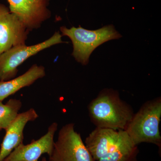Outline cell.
<instances>
[{
	"label": "cell",
	"instance_id": "5bb4252c",
	"mask_svg": "<svg viewBox=\"0 0 161 161\" xmlns=\"http://www.w3.org/2000/svg\"><path fill=\"white\" fill-rule=\"evenodd\" d=\"M34 6L43 9H47L50 0H28Z\"/></svg>",
	"mask_w": 161,
	"mask_h": 161
},
{
	"label": "cell",
	"instance_id": "5b68a950",
	"mask_svg": "<svg viewBox=\"0 0 161 161\" xmlns=\"http://www.w3.org/2000/svg\"><path fill=\"white\" fill-rule=\"evenodd\" d=\"M62 36L56 32L49 39L31 46L21 45L12 47L0 55V80L5 81L15 78L18 68L32 56L51 47L65 43Z\"/></svg>",
	"mask_w": 161,
	"mask_h": 161
},
{
	"label": "cell",
	"instance_id": "9c48e42d",
	"mask_svg": "<svg viewBox=\"0 0 161 161\" xmlns=\"http://www.w3.org/2000/svg\"><path fill=\"white\" fill-rule=\"evenodd\" d=\"M39 115L34 108L19 113L15 119L6 130L0 149V161H3L15 148L23 142V131L26 124L34 121Z\"/></svg>",
	"mask_w": 161,
	"mask_h": 161
},
{
	"label": "cell",
	"instance_id": "7a4b0ae2",
	"mask_svg": "<svg viewBox=\"0 0 161 161\" xmlns=\"http://www.w3.org/2000/svg\"><path fill=\"white\" fill-rule=\"evenodd\" d=\"M161 98L158 97L142 105L125 131L136 146L142 143L154 144L161 152Z\"/></svg>",
	"mask_w": 161,
	"mask_h": 161
},
{
	"label": "cell",
	"instance_id": "277c9868",
	"mask_svg": "<svg viewBox=\"0 0 161 161\" xmlns=\"http://www.w3.org/2000/svg\"><path fill=\"white\" fill-rule=\"evenodd\" d=\"M49 158V161H95L80 133L75 131L74 123L61 128Z\"/></svg>",
	"mask_w": 161,
	"mask_h": 161
},
{
	"label": "cell",
	"instance_id": "4fadbf2b",
	"mask_svg": "<svg viewBox=\"0 0 161 161\" xmlns=\"http://www.w3.org/2000/svg\"><path fill=\"white\" fill-rule=\"evenodd\" d=\"M22 107L19 99L11 98L5 104L0 102V131L6 130L13 122Z\"/></svg>",
	"mask_w": 161,
	"mask_h": 161
},
{
	"label": "cell",
	"instance_id": "7c38bea8",
	"mask_svg": "<svg viewBox=\"0 0 161 161\" xmlns=\"http://www.w3.org/2000/svg\"><path fill=\"white\" fill-rule=\"evenodd\" d=\"M138 150L137 146L133 143L126 133L123 139L112 151L98 161H126Z\"/></svg>",
	"mask_w": 161,
	"mask_h": 161
},
{
	"label": "cell",
	"instance_id": "30bf717a",
	"mask_svg": "<svg viewBox=\"0 0 161 161\" xmlns=\"http://www.w3.org/2000/svg\"><path fill=\"white\" fill-rule=\"evenodd\" d=\"M9 9L16 15L30 31L38 29L42 23L50 17L48 9L39 8L30 3L28 0H7Z\"/></svg>",
	"mask_w": 161,
	"mask_h": 161
},
{
	"label": "cell",
	"instance_id": "52a82bcc",
	"mask_svg": "<svg viewBox=\"0 0 161 161\" xmlns=\"http://www.w3.org/2000/svg\"><path fill=\"white\" fill-rule=\"evenodd\" d=\"M58 129V124L53 123L45 135L27 145L20 144L3 161H38L44 153L50 156L53 150L54 138Z\"/></svg>",
	"mask_w": 161,
	"mask_h": 161
},
{
	"label": "cell",
	"instance_id": "8992f818",
	"mask_svg": "<svg viewBox=\"0 0 161 161\" xmlns=\"http://www.w3.org/2000/svg\"><path fill=\"white\" fill-rule=\"evenodd\" d=\"M29 32L16 15L0 3V55L12 47L26 45Z\"/></svg>",
	"mask_w": 161,
	"mask_h": 161
},
{
	"label": "cell",
	"instance_id": "9a60e30c",
	"mask_svg": "<svg viewBox=\"0 0 161 161\" xmlns=\"http://www.w3.org/2000/svg\"><path fill=\"white\" fill-rule=\"evenodd\" d=\"M139 150L136 152L135 153H133V154L126 161H138L137 160V157L138 155Z\"/></svg>",
	"mask_w": 161,
	"mask_h": 161
},
{
	"label": "cell",
	"instance_id": "6da1fadb",
	"mask_svg": "<svg viewBox=\"0 0 161 161\" xmlns=\"http://www.w3.org/2000/svg\"><path fill=\"white\" fill-rule=\"evenodd\" d=\"M91 121L96 127L125 130L134 112L132 107L121 99L118 91L102 90L88 106Z\"/></svg>",
	"mask_w": 161,
	"mask_h": 161
},
{
	"label": "cell",
	"instance_id": "ba28073f",
	"mask_svg": "<svg viewBox=\"0 0 161 161\" xmlns=\"http://www.w3.org/2000/svg\"><path fill=\"white\" fill-rule=\"evenodd\" d=\"M125 130L96 127L85 140V145L95 161L112 151L126 135Z\"/></svg>",
	"mask_w": 161,
	"mask_h": 161
},
{
	"label": "cell",
	"instance_id": "8fae6325",
	"mask_svg": "<svg viewBox=\"0 0 161 161\" xmlns=\"http://www.w3.org/2000/svg\"><path fill=\"white\" fill-rule=\"evenodd\" d=\"M45 75L44 67L35 64L24 74L17 78L5 81L0 80V102L15 94L21 89L30 86Z\"/></svg>",
	"mask_w": 161,
	"mask_h": 161
},
{
	"label": "cell",
	"instance_id": "3957f363",
	"mask_svg": "<svg viewBox=\"0 0 161 161\" xmlns=\"http://www.w3.org/2000/svg\"><path fill=\"white\" fill-rule=\"evenodd\" d=\"M61 36L70 38L73 45L72 56L76 61L82 65L88 64L92 52L102 44L112 40L121 37V35L116 31L112 25L103 26L96 30H88L79 26L67 28L60 27Z\"/></svg>",
	"mask_w": 161,
	"mask_h": 161
},
{
	"label": "cell",
	"instance_id": "2e32d148",
	"mask_svg": "<svg viewBox=\"0 0 161 161\" xmlns=\"http://www.w3.org/2000/svg\"><path fill=\"white\" fill-rule=\"evenodd\" d=\"M41 161H47V160L46 158L43 157V158H42V160H41Z\"/></svg>",
	"mask_w": 161,
	"mask_h": 161
}]
</instances>
